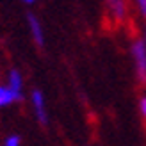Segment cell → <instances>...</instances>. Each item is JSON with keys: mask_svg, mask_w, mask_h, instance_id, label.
<instances>
[{"mask_svg": "<svg viewBox=\"0 0 146 146\" xmlns=\"http://www.w3.org/2000/svg\"><path fill=\"white\" fill-rule=\"evenodd\" d=\"M105 16L112 25H125L130 18L132 0H104Z\"/></svg>", "mask_w": 146, "mask_h": 146, "instance_id": "6da1fadb", "label": "cell"}, {"mask_svg": "<svg viewBox=\"0 0 146 146\" xmlns=\"http://www.w3.org/2000/svg\"><path fill=\"white\" fill-rule=\"evenodd\" d=\"M130 55H132L134 61L137 80H139V84L146 86V45L139 36H135L130 43Z\"/></svg>", "mask_w": 146, "mask_h": 146, "instance_id": "7a4b0ae2", "label": "cell"}, {"mask_svg": "<svg viewBox=\"0 0 146 146\" xmlns=\"http://www.w3.org/2000/svg\"><path fill=\"white\" fill-rule=\"evenodd\" d=\"M31 107L34 111V116L41 125H46L48 123V109H46V98L43 91L39 89H32L31 91Z\"/></svg>", "mask_w": 146, "mask_h": 146, "instance_id": "3957f363", "label": "cell"}, {"mask_svg": "<svg viewBox=\"0 0 146 146\" xmlns=\"http://www.w3.org/2000/svg\"><path fill=\"white\" fill-rule=\"evenodd\" d=\"M27 27H29V32H31V38L36 43V46H45V29H43L39 18L36 14L29 13L27 14Z\"/></svg>", "mask_w": 146, "mask_h": 146, "instance_id": "277c9868", "label": "cell"}, {"mask_svg": "<svg viewBox=\"0 0 146 146\" xmlns=\"http://www.w3.org/2000/svg\"><path fill=\"white\" fill-rule=\"evenodd\" d=\"M5 84L11 87L14 93H18L20 96H23V89H25V82H23V75L21 71L16 68H11L7 71V77H5Z\"/></svg>", "mask_w": 146, "mask_h": 146, "instance_id": "5b68a950", "label": "cell"}, {"mask_svg": "<svg viewBox=\"0 0 146 146\" xmlns=\"http://www.w3.org/2000/svg\"><path fill=\"white\" fill-rule=\"evenodd\" d=\"M23 96H20L18 93H14L5 82H0V109H5V107H11L14 105L16 102H20Z\"/></svg>", "mask_w": 146, "mask_h": 146, "instance_id": "8992f818", "label": "cell"}, {"mask_svg": "<svg viewBox=\"0 0 146 146\" xmlns=\"http://www.w3.org/2000/svg\"><path fill=\"white\" fill-rule=\"evenodd\" d=\"M132 5L135 7L137 14L146 21V0H132Z\"/></svg>", "mask_w": 146, "mask_h": 146, "instance_id": "52a82bcc", "label": "cell"}, {"mask_svg": "<svg viewBox=\"0 0 146 146\" xmlns=\"http://www.w3.org/2000/svg\"><path fill=\"white\" fill-rule=\"evenodd\" d=\"M4 146H21V137L18 134H11L4 139Z\"/></svg>", "mask_w": 146, "mask_h": 146, "instance_id": "ba28073f", "label": "cell"}, {"mask_svg": "<svg viewBox=\"0 0 146 146\" xmlns=\"http://www.w3.org/2000/svg\"><path fill=\"white\" fill-rule=\"evenodd\" d=\"M139 112H141L143 119L146 123V94H143V96L139 98Z\"/></svg>", "mask_w": 146, "mask_h": 146, "instance_id": "9c48e42d", "label": "cell"}, {"mask_svg": "<svg viewBox=\"0 0 146 146\" xmlns=\"http://www.w3.org/2000/svg\"><path fill=\"white\" fill-rule=\"evenodd\" d=\"M139 38L144 41V45H146V21H144V25H143V29H141V34H139Z\"/></svg>", "mask_w": 146, "mask_h": 146, "instance_id": "30bf717a", "label": "cell"}, {"mask_svg": "<svg viewBox=\"0 0 146 146\" xmlns=\"http://www.w3.org/2000/svg\"><path fill=\"white\" fill-rule=\"evenodd\" d=\"M20 2L25 5H32V4H36V0H20Z\"/></svg>", "mask_w": 146, "mask_h": 146, "instance_id": "8fae6325", "label": "cell"}]
</instances>
